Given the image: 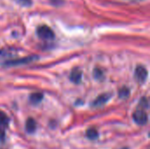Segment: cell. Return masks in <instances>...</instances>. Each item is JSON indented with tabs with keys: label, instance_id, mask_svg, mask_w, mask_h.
I'll return each instance as SVG.
<instances>
[{
	"label": "cell",
	"instance_id": "obj_1",
	"mask_svg": "<svg viewBox=\"0 0 150 149\" xmlns=\"http://www.w3.org/2000/svg\"><path fill=\"white\" fill-rule=\"evenodd\" d=\"M37 35L42 39V40H53L54 37V33L53 32V30L47 26V25H40L37 28Z\"/></svg>",
	"mask_w": 150,
	"mask_h": 149
},
{
	"label": "cell",
	"instance_id": "obj_2",
	"mask_svg": "<svg viewBox=\"0 0 150 149\" xmlns=\"http://www.w3.org/2000/svg\"><path fill=\"white\" fill-rule=\"evenodd\" d=\"M133 119H134V122L140 126L146 125L148 122V119H149L148 114L143 110H138V111L134 112L133 114Z\"/></svg>",
	"mask_w": 150,
	"mask_h": 149
},
{
	"label": "cell",
	"instance_id": "obj_3",
	"mask_svg": "<svg viewBox=\"0 0 150 149\" xmlns=\"http://www.w3.org/2000/svg\"><path fill=\"white\" fill-rule=\"evenodd\" d=\"M134 77L137 82H139L140 83H143L148 77L147 68L142 66H138L134 70Z\"/></svg>",
	"mask_w": 150,
	"mask_h": 149
},
{
	"label": "cell",
	"instance_id": "obj_4",
	"mask_svg": "<svg viewBox=\"0 0 150 149\" xmlns=\"http://www.w3.org/2000/svg\"><path fill=\"white\" fill-rule=\"evenodd\" d=\"M37 56H27L22 59H18V60H12V61H8L4 62V65L7 66H17V65H21V64H26L29 62H32L35 60H37Z\"/></svg>",
	"mask_w": 150,
	"mask_h": 149
},
{
	"label": "cell",
	"instance_id": "obj_5",
	"mask_svg": "<svg viewBox=\"0 0 150 149\" xmlns=\"http://www.w3.org/2000/svg\"><path fill=\"white\" fill-rule=\"evenodd\" d=\"M111 97H112L111 94L104 93V94L98 96V97L92 102L91 105L94 106V107H100V106L105 105V104L109 101V99L111 98Z\"/></svg>",
	"mask_w": 150,
	"mask_h": 149
},
{
	"label": "cell",
	"instance_id": "obj_6",
	"mask_svg": "<svg viewBox=\"0 0 150 149\" xmlns=\"http://www.w3.org/2000/svg\"><path fill=\"white\" fill-rule=\"evenodd\" d=\"M69 79L72 83L78 84L82 81V71L78 68H74L69 76Z\"/></svg>",
	"mask_w": 150,
	"mask_h": 149
},
{
	"label": "cell",
	"instance_id": "obj_7",
	"mask_svg": "<svg viewBox=\"0 0 150 149\" xmlns=\"http://www.w3.org/2000/svg\"><path fill=\"white\" fill-rule=\"evenodd\" d=\"M36 127H37L36 121L33 119L29 118L25 122V130H26V132L29 133H32L36 130Z\"/></svg>",
	"mask_w": 150,
	"mask_h": 149
},
{
	"label": "cell",
	"instance_id": "obj_8",
	"mask_svg": "<svg viewBox=\"0 0 150 149\" xmlns=\"http://www.w3.org/2000/svg\"><path fill=\"white\" fill-rule=\"evenodd\" d=\"M43 99V94L40 93V92H35L30 95L29 97V100L33 105H38L40 104Z\"/></svg>",
	"mask_w": 150,
	"mask_h": 149
},
{
	"label": "cell",
	"instance_id": "obj_9",
	"mask_svg": "<svg viewBox=\"0 0 150 149\" xmlns=\"http://www.w3.org/2000/svg\"><path fill=\"white\" fill-rule=\"evenodd\" d=\"M86 136L90 140H96L98 137V133L95 128H89L86 131Z\"/></svg>",
	"mask_w": 150,
	"mask_h": 149
},
{
	"label": "cell",
	"instance_id": "obj_10",
	"mask_svg": "<svg viewBox=\"0 0 150 149\" xmlns=\"http://www.w3.org/2000/svg\"><path fill=\"white\" fill-rule=\"evenodd\" d=\"M129 95H130V90L127 87H123V88H121L119 90V97H120V98L126 99V98H127L129 97Z\"/></svg>",
	"mask_w": 150,
	"mask_h": 149
},
{
	"label": "cell",
	"instance_id": "obj_11",
	"mask_svg": "<svg viewBox=\"0 0 150 149\" xmlns=\"http://www.w3.org/2000/svg\"><path fill=\"white\" fill-rule=\"evenodd\" d=\"M9 118L7 117V115L4 112L0 111V126H6L9 124Z\"/></svg>",
	"mask_w": 150,
	"mask_h": 149
},
{
	"label": "cell",
	"instance_id": "obj_12",
	"mask_svg": "<svg viewBox=\"0 0 150 149\" xmlns=\"http://www.w3.org/2000/svg\"><path fill=\"white\" fill-rule=\"evenodd\" d=\"M93 76L98 80H101L104 78V72L99 68H95L93 70Z\"/></svg>",
	"mask_w": 150,
	"mask_h": 149
},
{
	"label": "cell",
	"instance_id": "obj_13",
	"mask_svg": "<svg viewBox=\"0 0 150 149\" xmlns=\"http://www.w3.org/2000/svg\"><path fill=\"white\" fill-rule=\"evenodd\" d=\"M140 105L143 108H148L149 107V102L146 97H142L140 101Z\"/></svg>",
	"mask_w": 150,
	"mask_h": 149
},
{
	"label": "cell",
	"instance_id": "obj_14",
	"mask_svg": "<svg viewBox=\"0 0 150 149\" xmlns=\"http://www.w3.org/2000/svg\"><path fill=\"white\" fill-rule=\"evenodd\" d=\"M18 3H19L21 5H24V6H28L32 4L31 0H17Z\"/></svg>",
	"mask_w": 150,
	"mask_h": 149
},
{
	"label": "cell",
	"instance_id": "obj_15",
	"mask_svg": "<svg viewBox=\"0 0 150 149\" xmlns=\"http://www.w3.org/2000/svg\"><path fill=\"white\" fill-rule=\"evenodd\" d=\"M5 139V133L3 128H0V142H3Z\"/></svg>",
	"mask_w": 150,
	"mask_h": 149
},
{
	"label": "cell",
	"instance_id": "obj_16",
	"mask_svg": "<svg viewBox=\"0 0 150 149\" xmlns=\"http://www.w3.org/2000/svg\"><path fill=\"white\" fill-rule=\"evenodd\" d=\"M54 4H60L62 2V0H51Z\"/></svg>",
	"mask_w": 150,
	"mask_h": 149
}]
</instances>
